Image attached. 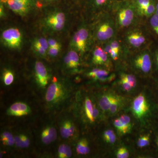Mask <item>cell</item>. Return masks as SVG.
Segmentation results:
<instances>
[{
    "mask_svg": "<svg viewBox=\"0 0 158 158\" xmlns=\"http://www.w3.org/2000/svg\"><path fill=\"white\" fill-rule=\"evenodd\" d=\"M72 89L62 81H55L49 85L46 92L47 107L51 110L58 109L70 98Z\"/></svg>",
    "mask_w": 158,
    "mask_h": 158,
    "instance_id": "cell-1",
    "label": "cell"
},
{
    "mask_svg": "<svg viewBox=\"0 0 158 158\" xmlns=\"http://www.w3.org/2000/svg\"><path fill=\"white\" fill-rule=\"evenodd\" d=\"M22 35L17 28H11L3 31L2 39L4 43L8 47L17 48L20 46L22 43Z\"/></svg>",
    "mask_w": 158,
    "mask_h": 158,
    "instance_id": "cell-2",
    "label": "cell"
},
{
    "mask_svg": "<svg viewBox=\"0 0 158 158\" xmlns=\"http://www.w3.org/2000/svg\"><path fill=\"white\" fill-rule=\"evenodd\" d=\"M88 38V31L84 28L80 29L73 37L72 46L81 53H84L86 51Z\"/></svg>",
    "mask_w": 158,
    "mask_h": 158,
    "instance_id": "cell-3",
    "label": "cell"
},
{
    "mask_svg": "<svg viewBox=\"0 0 158 158\" xmlns=\"http://www.w3.org/2000/svg\"><path fill=\"white\" fill-rule=\"evenodd\" d=\"M35 80L40 88H44L48 84L49 75L45 65L42 62L37 61L34 67Z\"/></svg>",
    "mask_w": 158,
    "mask_h": 158,
    "instance_id": "cell-4",
    "label": "cell"
},
{
    "mask_svg": "<svg viewBox=\"0 0 158 158\" xmlns=\"http://www.w3.org/2000/svg\"><path fill=\"white\" fill-rule=\"evenodd\" d=\"M148 110V103L143 94H139L133 101L132 110L134 115L137 118H140L143 117Z\"/></svg>",
    "mask_w": 158,
    "mask_h": 158,
    "instance_id": "cell-5",
    "label": "cell"
},
{
    "mask_svg": "<svg viewBox=\"0 0 158 158\" xmlns=\"http://www.w3.org/2000/svg\"><path fill=\"white\" fill-rule=\"evenodd\" d=\"M46 19L47 25L54 31H60L65 26V14L62 11L53 12Z\"/></svg>",
    "mask_w": 158,
    "mask_h": 158,
    "instance_id": "cell-6",
    "label": "cell"
},
{
    "mask_svg": "<svg viewBox=\"0 0 158 158\" xmlns=\"http://www.w3.org/2000/svg\"><path fill=\"white\" fill-rule=\"evenodd\" d=\"M31 111L30 107L25 103L17 102L9 107L6 113L9 116L20 117L28 115Z\"/></svg>",
    "mask_w": 158,
    "mask_h": 158,
    "instance_id": "cell-7",
    "label": "cell"
},
{
    "mask_svg": "<svg viewBox=\"0 0 158 158\" xmlns=\"http://www.w3.org/2000/svg\"><path fill=\"white\" fill-rule=\"evenodd\" d=\"M1 3L6 5L15 13L23 16L28 14L32 8L15 0H1Z\"/></svg>",
    "mask_w": 158,
    "mask_h": 158,
    "instance_id": "cell-8",
    "label": "cell"
},
{
    "mask_svg": "<svg viewBox=\"0 0 158 158\" xmlns=\"http://www.w3.org/2000/svg\"><path fill=\"white\" fill-rule=\"evenodd\" d=\"M135 64L136 67L141 71L145 73L149 72L152 67L149 55L146 53L139 55L135 59Z\"/></svg>",
    "mask_w": 158,
    "mask_h": 158,
    "instance_id": "cell-9",
    "label": "cell"
},
{
    "mask_svg": "<svg viewBox=\"0 0 158 158\" xmlns=\"http://www.w3.org/2000/svg\"><path fill=\"white\" fill-rule=\"evenodd\" d=\"M134 18V11L129 8L121 9L118 12V23L122 27L129 26L132 22Z\"/></svg>",
    "mask_w": 158,
    "mask_h": 158,
    "instance_id": "cell-10",
    "label": "cell"
},
{
    "mask_svg": "<svg viewBox=\"0 0 158 158\" xmlns=\"http://www.w3.org/2000/svg\"><path fill=\"white\" fill-rule=\"evenodd\" d=\"M114 30L112 26L109 23H104L99 27L97 32V37L101 41L110 39L113 37Z\"/></svg>",
    "mask_w": 158,
    "mask_h": 158,
    "instance_id": "cell-11",
    "label": "cell"
},
{
    "mask_svg": "<svg viewBox=\"0 0 158 158\" xmlns=\"http://www.w3.org/2000/svg\"><path fill=\"white\" fill-rule=\"evenodd\" d=\"M75 132L74 124L71 120L65 119L60 126V134L61 137L65 139L72 137Z\"/></svg>",
    "mask_w": 158,
    "mask_h": 158,
    "instance_id": "cell-12",
    "label": "cell"
},
{
    "mask_svg": "<svg viewBox=\"0 0 158 158\" xmlns=\"http://www.w3.org/2000/svg\"><path fill=\"white\" fill-rule=\"evenodd\" d=\"M65 66L69 69H76L80 65V59L76 51H70L65 56L64 60Z\"/></svg>",
    "mask_w": 158,
    "mask_h": 158,
    "instance_id": "cell-13",
    "label": "cell"
},
{
    "mask_svg": "<svg viewBox=\"0 0 158 158\" xmlns=\"http://www.w3.org/2000/svg\"><path fill=\"white\" fill-rule=\"evenodd\" d=\"M33 47L37 54L41 56H45L49 48L48 41L44 38H37L33 43Z\"/></svg>",
    "mask_w": 158,
    "mask_h": 158,
    "instance_id": "cell-14",
    "label": "cell"
},
{
    "mask_svg": "<svg viewBox=\"0 0 158 158\" xmlns=\"http://www.w3.org/2000/svg\"><path fill=\"white\" fill-rule=\"evenodd\" d=\"M107 53L102 48L97 47L94 52L92 62L96 65H102L107 61Z\"/></svg>",
    "mask_w": 158,
    "mask_h": 158,
    "instance_id": "cell-15",
    "label": "cell"
},
{
    "mask_svg": "<svg viewBox=\"0 0 158 158\" xmlns=\"http://www.w3.org/2000/svg\"><path fill=\"white\" fill-rule=\"evenodd\" d=\"M128 41L130 44L134 47L138 48L141 46L145 42L144 36L139 32H133L127 36Z\"/></svg>",
    "mask_w": 158,
    "mask_h": 158,
    "instance_id": "cell-16",
    "label": "cell"
},
{
    "mask_svg": "<svg viewBox=\"0 0 158 158\" xmlns=\"http://www.w3.org/2000/svg\"><path fill=\"white\" fill-rule=\"evenodd\" d=\"M116 96V95L112 94H104L99 99V106L103 111L109 110L111 104Z\"/></svg>",
    "mask_w": 158,
    "mask_h": 158,
    "instance_id": "cell-17",
    "label": "cell"
},
{
    "mask_svg": "<svg viewBox=\"0 0 158 158\" xmlns=\"http://www.w3.org/2000/svg\"><path fill=\"white\" fill-rule=\"evenodd\" d=\"M84 110L85 116L89 121L90 123H93L95 121L94 117L93 104L90 99L88 98H85Z\"/></svg>",
    "mask_w": 158,
    "mask_h": 158,
    "instance_id": "cell-18",
    "label": "cell"
},
{
    "mask_svg": "<svg viewBox=\"0 0 158 158\" xmlns=\"http://www.w3.org/2000/svg\"><path fill=\"white\" fill-rule=\"evenodd\" d=\"M108 72L103 69H95L88 73V76L91 78L101 81H104L107 78Z\"/></svg>",
    "mask_w": 158,
    "mask_h": 158,
    "instance_id": "cell-19",
    "label": "cell"
},
{
    "mask_svg": "<svg viewBox=\"0 0 158 158\" xmlns=\"http://www.w3.org/2000/svg\"><path fill=\"white\" fill-rule=\"evenodd\" d=\"M76 151L78 154H88L90 152V148L87 139L82 138L78 141L77 145Z\"/></svg>",
    "mask_w": 158,
    "mask_h": 158,
    "instance_id": "cell-20",
    "label": "cell"
},
{
    "mask_svg": "<svg viewBox=\"0 0 158 158\" xmlns=\"http://www.w3.org/2000/svg\"><path fill=\"white\" fill-rule=\"evenodd\" d=\"M15 144L16 147L21 148H26L30 144L29 138L25 135H20L14 137Z\"/></svg>",
    "mask_w": 158,
    "mask_h": 158,
    "instance_id": "cell-21",
    "label": "cell"
},
{
    "mask_svg": "<svg viewBox=\"0 0 158 158\" xmlns=\"http://www.w3.org/2000/svg\"><path fill=\"white\" fill-rule=\"evenodd\" d=\"M72 156V150L70 147L66 144H62L58 149V157L60 158H70Z\"/></svg>",
    "mask_w": 158,
    "mask_h": 158,
    "instance_id": "cell-22",
    "label": "cell"
},
{
    "mask_svg": "<svg viewBox=\"0 0 158 158\" xmlns=\"http://www.w3.org/2000/svg\"><path fill=\"white\" fill-rule=\"evenodd\" d=\"M1 141L4 145L11 146L15 144V138L9 132H4L1 135Z\"/></svg>",
    "mask_w": 158,
    "mask_h": 158,
    "instance_id": "cell-23",
    "label": "cell"
},
{
    "mask_svg": "<svg viewBox=\"0 0 158 158\" xmlns=\"http://www.w3.org/2000/svg\"><path fill=\"white\" fill-rule=\"evenodd\" d=\"M2 79L5 85L6 86H9L14 81V74L11 70L6 69L3 73Z\"/></svg>",
    "mask_w": 158,
    "mask_h": 158,
    "instance_id": "cell-24",
    "label": "cell"
},
{
    "mask_svg": "<svg viewBox=\"0 0 158 158\" xmlns=\"http://www.w3.org/2000/svg\"><path fill=\"white\" fill-rule=\"evenodd\" d=\"M122 104L121 99L119 97L116 96L113 102L111 104L109 111L111 114H115L118 112Z\"/></svg>",
    "mask_w": 158,
    "mask_h": 158,
    "instance_id": "cell-25",
    "label": "cell"
},
{
    "mask_svg": "<svg viewBox=\"0 0 158 158\" xmlns=\"http://www.w3.org/2000/svg\"><path fill=\"white\" fill-rule=\"evenodd\" d=\"M114 125L116 130L120 135H125L127 133L129 132V131L122 123L119 118H116L114 120Z\"/></svg>",
    "mask_w": 158,
    "mask_h": 158,
    "instance_id": "cell-26",
    "label": "cell"
},
{
    "mask_svg": "<svg viewBox=\"0 0 158 158\" xmlns=\"http://www.w3.org/2000/svg\"><path fill=\"white\" fill-rule=\"evenodd\" d=\"M103 138L106 142L110 144L115 143L116 141V136L113 131L108 130L105 131L103 135Z\"/></svg>",
    "mask_w": 158,
    "mask_h": 158,
    "instance_id": "cell-27",
    "label": "cell"
},
{
    "mask_svg": "<svg viewBox=\"0 0 158 158\" xmlns=\"http://www.w3.org/2000/svg\"><path fill=\"white\" fill-rule=\"evenodd\" d=\"M44 130H45L49 138L50 139L52 142L56 141L57 138V132L56 130L55 127H53L48 126L46 127Z\"/></svg>",
    "mask_w": 158,
    "mask_h": 158,
    "instance_id": "cell-28",
    "label": "cell"
},
{
    "mask_svg": "<svg viewBox=\"0 0 158 158\" xmlns=\"http://www.w3.org/2000/svg\"><path fill=\"white\" fill-rule=\"evenodd\" d=\"M150 138L149 135L142 136L138 139L137 144L138 147L143 148L146 147L149 144Z\"/></svg>",
    "mask_w": 158,
    "mask_h": 158,
    "instance_id": "cell-29",
    "label": "cell"
},
{
    "mask_svg": "<svg viewBox=\"0 0 158 158\" xmlns=\"http://www.w3.org/2000/svg\"><path fill=\"white\" fill-rule=\"evenodd\" d=\"M121 78L127 81L132 88L135 87L137 82L135 77L134 76L128 74H122L121 76Z\"/></svg>",
    "mask_w": 158,
    "mask_h": 158,
    "instance_id": "cell-30",
    "label": "cell"
},
{
    "mask_svg": "<svg viewBox=\"0 0 158 158\" xmlns=\"http://www.w3.org/2000/svg\"><path fill=\"white\" fill-rule=\"evenodd\" d=\"M119 119L130 132L131 129V124L129 116L127 115H123L119 117Z\"/></svg>",
    "mask_w": 158,
    "mask_h": 158,
    "instance_id": "cell-31",
    "label": "cell"
},
{
    "mask_svg": "<svg viewBox=\"0 0 158 158\" xmlns=\"http://www.w3.org/2000/svg\"><path fill=\"white\" fill-rule=\"evenodd\" d=\"M150 24L154 31L158 35V15L156 14L153 15L150 19Z\"/></svg>",
    "mask_w": 158,
    "mask_h": 158,
    "instance_id": "cell-32",
    "label": "cell"
},
{
    "mask_svg": "<svg viewBox=\"0 0 158 158\" xmlns=\"http://www.w3.org/2000/svg\"><path fill=\"white\" fill-rule=\"evenodd\" d=\"M129 156V153L124 147L120 148L116 153V156L118 158H127Z\"/></svg>",
    "mask_w": 158,
    "mask_h": 158,
    "instance_id": "cell-33",
    "label": "cell"
},
{
    "mask_svg": "<svg viewBox=\"0 0 158 158\" xmlns=\"http://www.w3.org/2000/svg\"><path fill=\"white\" fill-rule=\"evenodd\" d=\"M155 10V6L150 3L149 6H148L146 8L140 11L144 15H146V16H150L153 13Z\"/></svg>",
    "mask_w": 158,
    "mask_h": 158,
    "instance_id": "cell-34",
    "label": "cell"
},
{
    "mask_svg": "<svg viewBox=\"0 0 158 158\" xmlns=\"http://www.w3.org/2000/svg\"><path fill=\"white\" fill-rule=\"evenodd\" d=\"M41 140L43 143L45 144H49L52 143L47 133L44 129L42 131L41 134Z\"/></svg>",
    "mask_w": 158,
    "mask_h": 158,
    "instance_id": "cell-35",
    "label": "cell"
},
{
    "mask_svg": "<svg viewBox=\"0 0 158 158\" xmlns=\"http://www.w3.org/2000/svg\"><path fill=\"white\" fill-rule=\"evenodd\" d=\"M150 4V0H138V8L141 11L145 9Z\"/></svg>",
    "mask_w": 158,
    "mask_h": 158,
    "instance_id": "cell-36",
    "label": "cell"
},
{
    "mask_svg": "<svg viewBox=\"0 0 158 158\" xmlns=\"http://www.w3.org/2000/svg\"><path fill=\"white\" fill-rule=\"evenodd\" d=\"M120 82H121L123 88V89H124L125 90H126V91H130V90H131V88H133L129 83L127 81H126L124 79L121 78V81H120Z\"/></svg>",
    "mask_w": 158,
    "mask_h": 158,
    "instance_id": "cell-37",
    "label": "cell"
},
{
    "mask_svg": "<svg viewBox=\"0 0 158 158\" xmlns=\"http://www.w3.org/2000/svg\"><path fill=\"white\" fill-rule=\"evenodd\" d=\"M49 48H61V45L56 40L49 39L48 40Z\"/></svg>",
    "mask_w": 158,
    "mask_h": 158,
    "instance_id": "cell-38",
    "label": "cell"
},
{
    "mask_svg": "<svg viewBox=\"0 0 158 158\" xmlns=\"http://www.w3.org/2000/svg\"><path fill=\"white\" fill-rule=\"evenodd\" d=\"M61 48H49L48 53L51 56L55 57L59 54Z\"/></svg>",
    "mask_w": 158,
    "mask_h": 158,
    "instance_id": "cell-39",
    "label": "cell"
},
{
    "mask_svg": "<svg viewBox=\"0 0 158 158\" xmlns=\"http://www.w3.org/2000/svg\"><path fill=\"white\" fill-rule=\"evenodd\" d=\"M110 47H111V48L113 50L115 51L116 52H119V45L118 43L116 40L113 41V42L111 43L110 44Z\"/></svg>",
    "mask_w": 158,
    "mask_h": 158,
    "instance_id": "cell-40",
    "label": "cell"
},
{
    "mask_svg": "<svg viewBox=\"0 0 158 158\" xmlns=\"http://www.w3.org/2000/svg\"><path fill=\"white\" fill-rule=\"evenodd\" d=\"M15 1H18L27 5L31 7H33L35 5V1L34 0H15Z\"/></svg>",
    "mask_w": 158,
    "mask_h": 158,
    "instance_id": "cell-41",
    "label": "cell"
},
{
    "mask_svg": "<svg viewBox=\"0 0 158 158\" xmlns=\"http://www.w3.org/2000/svg\"><path fill=\"white\" fill-rule=\"evenodd\" d=\"M94 107V120H96L97 118H98L99 116V112L97 108H96L95 105H93Z\"/></svg>",
    "mask_w": 158,
    "mask_h": 158,
    "instance_id": "cell-42",
    "label": "cell"
},
{
    "mask_svg": "<svg viewBox=\"0 0 158 158\" xmlns=\"http://www.w3.org/2000/svg\"><path fill=\"white\" fill-rule=\"evenodd\" d=\"M118 53L116 52L115 51L113 50L112 49L110 53V56L112 57V59L114 60H116L118 59Z\"/></svg>",
    "mask_w": 158,
    "mask_h": 158,
    "instance_id": "cell-43",
    "label": "cell"
},
{
    "mask_svg": "<svg viewBox=\"0 0 158 158\" xmlns=\"http://www.w3.org/2000/svg\"><path fill=\"white\" fill-rule=\"evenodd\" d=\"M107 0H94V3L97 6H101L104 5Z\"/></svg>",
    "mask_w": 158,
    "mask_h": 158,
    "instance_id": "cell-44",
    "label": "cell"
},
{
    "mask_svg": "<svg viewBox=\"0 0 158 158\" xmlns=\"http://www.w3.org/2000/svg\"><path fill=\"white\" fill-rule=\"evenodd\" d=\"M0 13H1V16H3L4 14V7L2 3H1V7H0Z\"/></svg>",
    "mask_w": 158,
    "mask_h": 158,
    "instance_id": "cell-45",
    "label": "cell"
},
{
    "mask_svg": "<svg viewBox=\"0 0 158 158\" xmlns=\"http://www.w3.org/2000/svg\"><path fill=\"white\" fill-rule=\"evenodd\" d=\"M44 2L46 3H51L57 2L58 0H42Z\"/></svg>",
    "mask_w": 158,
    "mask_h": 158,
    "instance_id": "cell-46",
    "label": "cell"
},
{
    "mask_svg": "<svg viewBox=\"0 0 158 158\" xmlns=\"http://www.w3.org/2000/svg\"><path fill=\"white\" fill-rule=\"evenodd\" d=\"M156 59L158 65V53L156 54Z\"/></svg>",
    "mask_w": 158,
    "mask_h": 158,
    "instance_id": "cell-47",
    "label": "cell"
},
{
    "mask_svg": "<svg viewBox=\"0 0 158 158\" xmlns=\"http://www.w3.org/2000/svg\"><path fill=\"white\" fill-rule=\"evenodd\" d=\"M156 10H158V4L157 5L156 7Z\"/></svg>",
    "mask_w": 158,
    "mask_h": 158,
    "instance_id": "cell-48",
    "label": "cell"
},
{
    "mask_svg": "<svg viewBox=\"0 0 158 158\" xmlns=\"http://www.w3.org/2000/svg\"><path fill=\"white\" fill-rule=\"evenodd\" d=\"M156 14L158 15V10H156Z\"/></svg>",
    "mask_w": 158,
    "mask_h": 158,
    "instance_id": "cell-49",
    "label": "cell"
},
{
    "mask_svg": "<svg viewBox=\"0 0 158 158\" xmlns=\"http://www.w3.org/2000/svg\"><path fill=\"white\" fill-rule=\"evenodd\" d=\"M157 144L158 146V138H157Z\"/></svg>",
    "mask_w": 158,
    "mask_h": 158,
    "instance_id": "cell-50",
    "label": "cell"
}]
</instances>
